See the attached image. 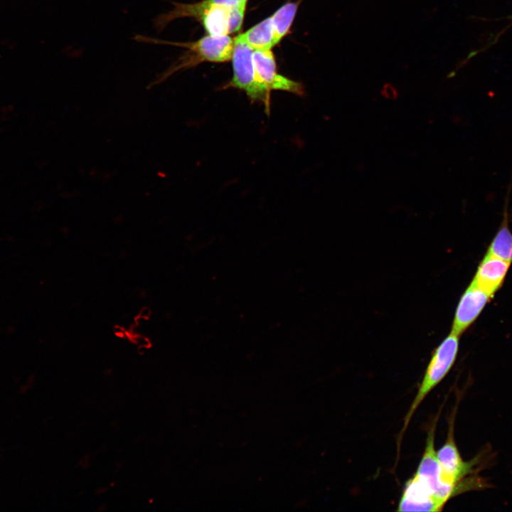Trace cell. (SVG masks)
I'll use <instances>...</instances> for the list:
<instances>
[{
  "label": "cell",
  "instance_id": "6da1fadb",
  "mask_svg": "<svg viewBox=\"0 0 512 512\" xmlns=\"http://www.w3.org/2000/svg\"><path fill=\"white\" fill-rule=\"evenodd\" d=\"M134 40L141 43L157 45H169L186 49L164 72L159 75L149 85H157L165 81L175 73L191 68L203 62L223 63L232 59L234 39L228 35H208L193 42H174L143 35H136Z\"/></svg>",
  "mask_w": 512,
  "mask_h": 512
},
{
  "label": "cell",
  "instance_id": "7a4b0ae2",
  "mask_svg": "<svg viewBox=\"0 0 512 512\" xmlns=\"http://www.w3.org/2000/svg\"><path fill=\"white\" fill-rule=\"evenodd\" d=\"M459 336L451 332L434 351L417 394L404 419L402 434L426 396L444 378L454 366L459 351Z\"/></svg>",
  "mask_w": 512,
  "mask_h": 512
},
{
  "label": "cell",
  "instance_id": "3957f363",
  "mask_svg": "<svg viewBox=\"0 0 512 512\" xmlns=\"http://www.w3.org/2000/svg\"><path fill=\"white\" fill-rule=\"evenodd\" d=\"M253 51L238 36L234 38L232 56L233 76L223 88L233 87L243 90L251 102H262L266 114H269L270 92L257 80L253 63Z\"/></svg>",
  "mask_w": 512,
  "mask_h": 512
},
{
  "label": "cell",
  "instance_id": "277c9868",
  "mask_svg": "<svg viewBox=\"0 0 512 512\" xmlns=\"http://www.w3.org/2000/svg\"><path fill=\"white\" fill-rule=\"evenodd\" d=\"M436 424L437 420L428 431L424 453L412 478L433 497L442 508L451 498L455 496V494L449 487L443 484L440 479V466L434 448Z\"/></svg>",
  "mask_w": 512,
  "mask_h": 512
},
{
  "label": "cell",
  "instance_id": "5b68a950",
  "mask_svg": "<svg viewBox=\"0 0 512 512\" xmlns=\"http://www.w3.org/2000/svg\"><path fill=\"white\" fill-rule=\"evenodd\" d=\"M253 63L258 82L270 92L286 91L298 95L304 93L303 85L277 72V65L271 50H255Z\"/></svg>",
  "mask_w": 512,
  "mask_h": 512
},
{
  "label": "cell",
  "instance_id": "8992f818",
  "mask_svg": "<svg viewBox=\"0 0 512 512\" xmlns=\"http://www.w3.org/2000/svg\"><path fill=\"white\" fill-rule=\"evenodd\" d=\"M491 297L470 284L457 304L452 326V333L459 336L477 319Z\"/></svg>",
  "mask_w": 512,
  "mask_h": 512
},
{
  "label": "cell",
  "instance_id": "52a82bcc",
  "mask_svg": "<svg viewBox=\"0 0 512 512\" xmlns=\"http://www.w3.org/2000/svg\"><path fill=\"white\" fill-rule=\"evenodd\" d=\"M510 265V262L486 253L471 283L493 297L501 288Z\"/></svg>",
  "mask_w": 512,
  "mask_h": 512
},
{
  "label": "cell",
  "instance_id": "ba28073f",
  "mask_svg": "<svg viewBox=\"0 0 512 512\" xmlns=\"http://www.w3.org/2000/svg\"><path fill=\"white\" fill-rule=\"evenodd\" d=\"M442 508L434 498L410 478L405 484L398 504L399 511H439Z\"/></svg>",
  "mask_w": 512,
  "mask_h": 512
},
{
  "label": "cell",
  "instance_id": "9c48e42d",
  "mask_svg": "<svg viewBox=\"0 0 512 512\" xmlns=\"http://www.w3.org/2000/svg\"><path fill=\"white\" fill-rule=\"evenodd\" d=\"M238 36L254 50H271L276 45L271 16L264 19Z\"/></svg>",
  "mask_w": 512,
  "mask_h": 512
},
{
  "label": "cell",
  "instance_id": "30bf717a",
  "mask_svg": "<svg viewBox=\"0 0 512 512\" xmlns=\"http://www.w3.org/2000/svg\"><path fill=\"white\" fill-rule=\"evenodd\" d=\"M299 2H287L271 16L275 44H277L289 32Z\"/></svg>",
  "mask_w": 512,
  "mask_h": 512
},
{
  "label": "cell",
  "instance_id": "8fae6325",
  "mask_svg": "<svg viewBox=\"0 0 512 512\" xmlns=\"http://www.w3.org/2000/svg\"><path fill=\"white\" fill-rule=\"evenodd\" d=\"M487 253L503 260L512 262V233L509 230L506 218L491 242Z\"/></svg>",
  "mask_w": 512,
  "mask_h": 512
},
{
  "label": "cell",
  "instance_id": "7c38bea8",
  "mask_svg": "<svg viewBox=\"0 0 512 512\" xmlns=\"http://www.w3.org/2000/svg\"><path fill=\"white\" fill-rule=\"evenodd\" d=\"M381 95L388 99L395 100L398 97V93L394 86L387 83L384 85L381 90Z\"/></svg>",
  "mask_w": 512,
  "mask_h": 512
},
{
  "label": "cell",
  "instance_id": "4fadbf2b",
  "mask_svg": "<svg viewBox=\"0 0 512 512\" xmlns=\"http://www.w3.org/2000/svg\"><path fill=\"white\" fill-rule=\"evenodd\" d=\"M149 315H150V311L149 309L144 308L142 309V311L140 312V316H141V317H142V319L148 318Z\"/></svg>",
  "mask_w": 512,
  "mask_h": 512
}]
</instances>
